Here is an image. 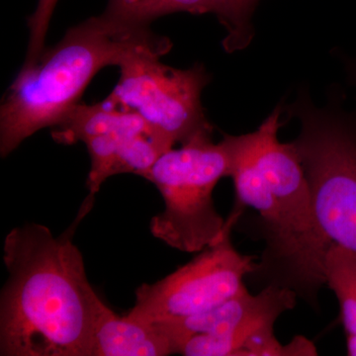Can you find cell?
I'll return each mask as SVG.
<instances>
[{
	"instance_id": "1",
	"label": "cell",
	"mask_w": 356,
	"mask_h": 356,
	"mask_svg": "<svg viewBox=\"0 0 356 356\" xmlns=\"http://www.w3.org/2000/svg\"><path fill=\"white\" fill-rule=\"evenodd\" d=\"M81 210L64 234L29 222L4 240L8 280L0 297V355L90 356L95 330L109 307L88 280L72 242Z\"/></svg>"
},
{
	"instance_id": "2",
	"label": "cell",
	"mask_w": 356,
	"mask_h": 356,
	"mask_svg": "<svg viewBox=\"0 0 356 356\" xmlns=\"http://www.w3.org/2000/svg\"><path fill=\"white\" fill-rule=\"evenodd\" d=\"M277 107L254 132L222 143L229 159L236 205L261 218L266 247L250 274L257 285L287 288L316 307L325 284V261L332 243L316 218L305 172L292 143L278 140Z\"/></svg>"
},
{
	"instance_id": "3",
	"label": "cell",
	"mask_w": 356,
	"mask_h": 356,
	"mask_svg": "<svg viewBox=\"0 0 356 356\" xmlns=\"http://www.w3.org/2000/svg\"><path fill=\"white\" fill-rule=\"evenodd\" d=\"M149 28L121 24L108 16L88 18L55 46L23 65L0 107V154L6 158L33 134L54 128L79 103L103 67L120 64L131 51L168 41Z\"/></svg>"
},
{
	"instance_id": "4",
	"label": "cell",
	"mask_w": 356,
	"mask_h": 356,
	"mask_svg": "<svg viewBox=\"0 0 356 356\" xmlns=\"http://www.w3.org/2000/svg\"><path fill=\"white\" fill-rule=\"evenodd\" d=\"M222 140L202 134L161 154L145 178L158 187L165 210L152 219V235L175 250L200 252L221 240L231 222L218 213L213 191L229 177Z\"/></svg>"
},
{
	"instance_id": "5",
	"label": "cell",
	"mask_w": 356,
	"mask_h": 356,
	"mask_svg": "<svg viewBox=\"0 0 356 356\" xmlns=\"http://www.w3.org/2000/svg\"><path fill=\"white\" fill-rule=\"evenodd\" d=\"M301 131L292 145L325 236L356 254V116L318 109L302 97L293 106Z\"/></svg>"
},
{
	"instance_id": "6",
	"label": "cell",
	"mask_w": 356,
	"mask_h": 356,
	"mask_svg": "<svg viewBox=\"0 0 356 356\" xmlns=\"http://www.w3.org/2000/svg\"><path fill=\"white\" fill-rule=\"evenodd\" d=\"M170 49V40L128 53L118 65L120 79L109 95L139 114L172 149L212 134L213 128L201 102L209 74L201 65L179 70L163 64L161 58Z\"/></svg>"
},
{
	"instance_id": "7",
	"label": "cell",
	"mask_w": 356,
	"mask_h": 356,
	"mask_svg": "<svg viewBox=\"0 0 356 356\" xmlns=\"http://www.w3.org/2000/svg\"><path fill=\"white\" fill-rule=\"evenodd\" d=\"M296 293L269 285L257 294L247 286L221 305L156 324L185 356H284L274 325L296 306Z\"/></svg>"
},
{
	"instance_id": "8",
	"label": "cell",
	"mask_w": 356,
	"mask_h": 356,
	"mask_svg": "<svg viewBox=\"0 0 356 356\" xmlns=\"http://www.w3.org/2000/svg\"><path fill=\"white\" fill-rule=\"evenodd\" d=\"M234 208L231 222L221 240L170 275L136 290L135 306L127 317L156 323L204 313L235 296L255 270L257 257L238 252L231 241L232 229L242 216Z\"/></svg>"
},
{
	"instance_id": "9",
	"label": "cell",
	"mask_w": 356,
	"mask_h": 356,
	"mask_svg": "<svg viewBox=\"0 0 356 356\" xmlns=\"http://www.w3.org/2000/svg\"><path fill=\"white\" fill-rule=\"evenodd\" d=\"M177 353L170 337L156 323L143 322L111 309L95 330L90 356H165Z\"/></svg>"
},
{
	"instance_id": "10",
	"label": "cell",
	"mask_w": 356,
	"mask_h": 356,
	"mask_svg": "<svg viewBox=\"0 0 356 356\" xmlns=\"http://www.w3.org/2000/svg\"><path fill=\"white\" fill-rule=\"evenodd\" d=\"M175 13H212L221 21L227 0H108L104 14L121 24L149 28L154 20Z\"/></svg>"
},
{
	"instance_id": "11",
	"label": "cell",
	"mask_w": 356,
	"mask_h": 356,
	"mask_svg": "<svg viewBox=\"0 0 356 356\" xmlns=\"http://www.w3.org/2000/svg\"><path fill=\"white\" fill-rule=\"evenodd\" d=\"M149 131L154 130L139 114L132 110L118 126L108 132L83 140L90 156V170L88 177L89 196L84 204L91 206L103 182L110 177V170L122 143L129 137Z\"/></svg>"
},
{
	"instance_id": "12",
	"label": "cell",
	"mask_w": 356,
	"mask_h": 356,
	"mask_svg": "<svg viewBox=\"0 0 356 356\" xmlns=\"http://www.w3.org/2000/svg\"><path fill=\"white\" fill-rule=\"evenodd\" d=\"M325 284L336 294L346 334H356V254L332 243L325 261Z\"/></svg>"
},
{
	"instance_id": "13",
	"label": "cell",
	"mask_w": 356,
	"mask_h": 356,
	"mask_svg": "<svg viewBox=\"0 0 356 356\" xmlns=\"http://www.w3.org/2000/svg\"><path fill=\"white\" fill-rule=\"evenodd\" d=\"M257 0H227V13L220 22L226 28L222 47L228 53L247 48L252 37L250 17Z\"/></svg>"
},
{
	"instance_id": "14",
	"label": "cell",
	"mask_w": 356,
	"mask_h": 356,
	"mask_svg": "<svg viewBox=\"0 0 356 356\" xmlns=\"http://www.w3.org/2000/svg\"><path fill=\"white\" fill-rule=\"evenodd\" d=\"M58 0H38L36 9L28 19L29 43L24 65L36 62L44 50V41Z\"/></svg>"
},
{
	"instance_id": "15",
	"label": "cell",
	"mask_w": 356,
	"mask_h": 356,
	"mask_svg": "<svg viewBox=\"0 0 356 356\" xmlns=\"http://www.w3.org/2000/svg\"><path fill=\"white\" fill-rule=\"evenodd\" d=\"M346 346H348V355L356 356V334H348L346 339Z\"/></svg>"
},
{
	"instance_id": "16",
	"label": "cell",
	"mask_w": 356,
	"mask_h": 356,
	"mask_svg": "<svg viewBox=\"0 0 356 356\" xmlns=\"http://www.w3.org/2000/svg\"><path fill=\"white\" fill-rule=\"evenodd\" d=\"M353 81H355V83L356 84V62H355V64L353 65Z\"/></svg>"
}]
</instances>
